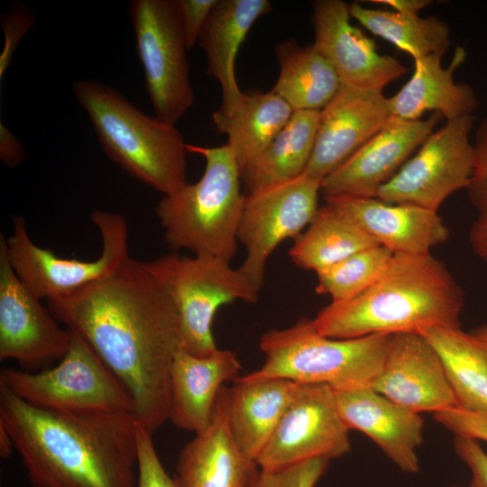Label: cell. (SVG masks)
Listing matches in <instances>:
<instances>
[{
    "mask_svg": "<svg viewBox=\"0 0 487 487\" xmlns=\"http://www.w3.org/2000/svg\"><path fill=\"white\" fill-rule=\"evenodd\" d=\"M72 90L111 161L163 196L188 183V143L175 124L144 114L100 81L76 80Z\"/></svg>",
    "mask_w": 487,
    "mask_h": 487,
    "instance_id": "4",
    "label": "cell"
},
{
    "mask_svg": "<svg viewBox=\"0 0 487 487\" xmlns=\"http://www.w3.org/2000/svg\"><path fill=\"white\" fill-rule=\"evenodd\" d=\"M133 414L42 409L0 385V424L32 487H137Z\"/></svg>",
    "mask_w": 487,
    "mask_h": 487,
    "instance_id": "2",
    "label": "cell"
},
{
    "mask_svg": "<svg viewBox=\"0 0 487 487\" xmlns=\"http://www.w3.org/2000/svg\"><path fill=\"white\" fill-rule=\"evenodd\" d=\"M145 264L173 299L182 347L196 356H207L218 349L212 324L220 307L236 300H258L261 289L239 268L218 257L170 253Z\"/></svg>",
    "mask_w": 487,
    "mask_h": 487,
    "instance_id": "7",
    "label": "cell"
},
{
    "mask_svg": "<svg viewBox=\"0 0 487 487\" xmlns=\"http://www.w3.org/2000/svg\"><path fill=\"white\" fill-rule=\"evenodd\" d=\"M326 202L393 253L426 254L445 243L449 230L438 212L377 198H331Z\"/></svg>",
    "mask_w": 487,
    "mask_h": 487,
    "instance_id": "20",
    "label": "cell"
},
{
    "mask_svg": "<svg viewBox=\"0 0 487 487\" xmlns=\"http://www.w3.org/2000/svg\"><path fill=\"white\" fill-rule=\"evenodd\" d=\"M0 235V360L26 371L43 368L67 353L71 335L18 278Z\"/></svg>",
    "mask_w": 487,
    "mask_h": 487,
    "instance_id": "14",
    "label": "cell"
},
{
    "mask_svg": "<svg viewBox=\"0 0 487 487\" xmlns=\"http://www.w3.org/2000/svg\"><path fill=\"white\" fill-rule=\"evenodd\" d=\"M443 116L426 119L391 117L388 123L321 182L326 198H376L381 186L405 164L435 131Z\"/></svg>",
    "mask_w": 487,
    "mask_h": 487,
    "instance_id": "15",
    "label": "cell"
},
{
    "mask_svg": "<svg viewBox=\"0 0 487 487\" xmlns=\"http://www.w3.org/2000/svg\"><path fill=\"white\" fill-rule=\"evenodd\" d=\"M382 92L341 86L320 111L314 148L303 175L322 180L391 118Z\"/></svg>",
    "mask_w": 487,
    "mask_h": 487,
    "instance_id": "18",
    "label": "cell"
},
{
    "mask_svg": "<svg viewBox=\"0 0 487 487\" xmlns=\"http://www.w3.org/2000/svg\"><path fill=\"white\" fill-rule=\"evenodd\" d=\"M256 484V483H255ZM255 486V485H254Z\"/></svg>",
    "mask_w": 487,
    "mask_h": 487,
    "instance_id": "46",
    "label": "cell"
},
{
    "mask_svg": "<svg viewBox=\"0 0 487 487\" xmlns=\"http://www.w3.org/2000/svg\"><path fill=\"white\" fill-rule=\"evenodd\" d=\"M418 333L440 356L458 406L487 412V350L461 327H426Z\"/></svg>",
    "mask_w": 487,
    "mask_h": 487,
    "instance_id": "30",
    "label": "cell"
},
{
    "mask_svg": "<svg viewBox=\"0 0 487 487\" xmlns=\"http://www.w3.org/2000/svg\"><path fill=\"white\" fill-rule=\"evenodd\" d=\"M301 383L244 375L221 391L231 436L240 450L256 462Z\"/></svg>",
    "mask_w": 487,
    "mask_h": 487,
    "instance_id": "23",
    "label": "cell"
},
{
    "mask_svg": "<svg viewBox=\"0 0 487 487\" xmlns=\"http://www.w3.org/2000/svg\"><path fill=\"white\" fill-rule=\"evenodd\" d=\"M69 331V349L57 365L36 372L2 368L0 385L42 409L134 415L133 400L124 384L78 332Z\"/></svg>",
    "mask_w": 487,
    "mask_h": 487,
    "instance_id": "8",
    "label": "cell"
},
{
    "mask_svg": "<svg viewBox=\"0 0 487 487\" xmlns=\"http://www.w3.org/2000/svg\"><path fill=\"white\" fill-rule=\"evenodd\" d=\"M469 242L474 253L487 262V219L477 218L473 222Z\"/></svg>",
    "mask_w": 487,
    "mask_h": 487,
    "instance_id": "41",
    "label": "cell"
},
{
    "mask_svg": "<svg viewBox=\"0 0 487 487\" xmlns=\"http://www.w3.org/2000/svg\"><path fill=\"white\" fill-rule=\"evenodd\" d=\"M293 114L292 108L272 90L243 92L235 108L224 115L213 112L216 130L227 137L241 170L276 137Z\"/></svg>",
    "mask_w": 487,
    "mask_h": 487,
    "instance_id": "26",
    "label": "cell"
},
{
    "mask_svg": "<svg viewBox=\"0 0 487 487\" xmlns=\"http://www.w3.org/2000/svg\"><path fill=\"white\" fill-rule=\"evenodd\" d=\"M441 55L414 60L415 69L409 81L389 97L392 117L418 120L426 112L441 115L446 121L473 115L478 100L473 88L455 82L454 73L464 61L466 52L457 47L447 68Z\"/></svg>",
    "mask_w": 487,
    "mask_h": 487,
    "instance_id": "24",
    "label": "cell"
},
{
    "mask_svg": "<svg viewBox=\"0 0 487 487\" xmlns=\"http://www.w3.org/2000/svg\"><path fill=\"white\" fill-rule=\"evenodd\" d=\"M370 387L418 414L458 406L440 356L419 333L391 335L381 370Z\"/></svg>",
    "mask_w": 487,
    "mask_h": 487,
    "instance_id": "17",
    "label": "cell"
},
{
    "mask_svg": "<svg viewBox=\"0 0 487 487\" xmlns=\"http://www.w3.org/2000/svg\"><path fill=\"white\" fill-rule=\"evenodd\" d=\"M33 23L32 13L22 4L14 5L1 18V27L5 35L4 48L0 54L1 81L10 65L16 47Z\"/></svg>",
    "mask_w": 487,
    "mask_h": 487,
    "instance_id": "36",
    "label": "cell"
},
{
    "mask_svg": "<svg viewBox=\"0 0 487 487\" xmlns=\"http://www.w3.org/2000/svg\"><path fill=\"white\" fill-rule=\"evenodd\" d=\"M351 17L378 37L407 52L414 60L441 55L450 45V30L442 20L349 5Z\"/></svg>",
    "mask_w": 487,
    "mask_h": 487,
    "instance_id": "31",
    "label": "cell"
},
{
    "mask_svg": "<svg viewBox=\"0 0 487 487\" xmlns=\"http://www.w3.org/2000/svg\"><path fill=\"white\" fill-rule=\"evenodd\" d=\"M348 431L334 390L302 384L256 463L262 471L273 472L313 459L330 461L349 452Z\"/></svg>",
    "mask_w": 487,
    "mask_h": 487,
    "instance_id": "13",
    "label": "cell"
},
{
    "mask_svg": "<svg viewBox=\"0 0 487 487\" xmlns=\"http://www.w3.org/2000/svg\"><path fill=\"white\" fill-rule=\"evenodd\" d=\"M137 487H178L162 465L152 434L137 423Z\"/></svg>",
    "mask_w": 487,
    "mask_h": 487,
    "instance_id": "33",
    "label": "cell"
},
{
    "mask_svg": "<svg viewBox=\"0 0 487 487\" xmlns=\"http://www.w3.org/2000/svg\"><path fill=\"white\" fill-rule=\"evenodd\" d=\"M473 123V115L446 121L380 188L376 198L437 212L449 196L469 184L475 156L470 139Z\"/></svg>",
    "mask_w": 487,
    "mask_h": 487,
    "instance_id": "11",
    "label": "cell"
},
{
    "mask_svg": "<svg viewBox=\"0 0 487 487\" xmlns=\"http://www.w3.org/2000/svg\"><path fill=\"white\" fill-rule=\"evenodd\" d=\"M334 391L339 415L349 430L369 436L401 471L419 472L417 449L423 442V420L418 413L370 386Z\"/></svg>",
    "mask_w": 487,
    "mask_h": 487,
    "instance_id": "19",
    "label": "cell"
},
{
    "mask_svg": "<svg viewBox=\"0 0 487 487\" xmlns=\"http://www.w3.org/2000/svg\"><path fill=\"white\" fill-rule=\"evenodd\" d=\"M242 366L236 354L217 349L200 357L182 346L176 352L169 380V419L198 434L209 424L225 382L238 378Z\"/></svg>",
    "mask_w": 487,
    "mask_h": 487,
    "instance_id": "21",
    "label": "cell"
},
{
    "mask_svg": "<svg viewBox=\"0 0 487 487\" xmlns=\"http://www.w3.org/2000/svg\"><path fill=\"white\" fill-rule=\"evenodd\" d=\"M124 384L134 416L153 435L169 419V380L182 346L176 305L145 262L128 258L107 277L48 300Z\"/></svg>",
    "mask_w": 487,
    "mask_h": 487,
    "instance_id": "1",
    "label": "cell"
},
{
    "mask_svg": "<svg viewBox=\"0 0 487 487\" xmlns=\"http://www.w3.org/2000/svg\"><path fill=\"white\" fill-rule=\"evenodd\" d=\"M0 159L9 168H15L25 159V151L21 142L1 122Z\"/></svg>",
    "mask_w": 487,
    "mask_h": 487,
    "instance_id": "40",
    "label": "cell"
},
{
    "mask_svg": "<svg viewBox=\"0 0 487 487\" xmlns=\"http://www.w3.org/2000/svg\"><path fill=\"white\" fill-rule=\"evenodd\" d=\"M328 464L329 460L319 458L278 471H262L255 487H315Z\"/></svg>",
    "mask_w": 487,
    "mask_h": 487,
    "instance_id": "34",
    "label": "cell"
},
{
    "mask_svg": "<svg viewBox=\"0 0 487 487\" xmlns=\"http://www.w3.org/2000/svg\"><path fill=\"white\" fill-rule=\"evenodd\" d=\"M218 0H176L188 49L198 42L203 28Z\"/></svg>",
    "mask_w": 487,
    "mask_h": 487,
    "instance_id": "38",
    "label": "cell"
},
{
    "mask_svg": "<svg viewBox=\"0 0 487 487\" xmlns=\"http://www.w3.org/2000/svg\"><path fill=\"white\" fill-rule=\"evenodd\" d=\"M391 8L393 12L418 15V13L426 6L431 5L427 0H372Z\"/></svg>",
    "mask_w": 487,
    "mask_h": 487,
    "instance_id": "42",
    "label": "cell"
},
{
    "mask_svg": "<svg viewBox=\"0 0 487 487\" xmlns=\"http://www.w3.org/2000/svg\"><path fill=\"white\" fill-rule=\"evenodd\" d=\"M454 449L469 468L472 479L470 487H487V453L478 440L455 435Z\"/></svg>",
    "mask_w": 487,
    "mask_h": 487,
    "instance_id": "39",
    "label": "cell"
},
{
    "mask_svg": "<svg viewBox=\"0 0 487 487\" xmlns=\"http://www.w3.org/2000/svg\"><path fill=\"white\" fill-rule=\"evenodd\" d=\"M201 155L205 170L199 180L163 196L155 214L168 247L211 255L231 262L237 251L238 228L245 196L241 174L230 147L187 144Z\"/></svg>",
    "mask_w": 487,
    "mask_h": 487,
    "instance_id": "5",
    "label": "cell"
},
{
    "mask_svg": "<svg viewBox=\"0 0 487 487\" xmlns=\"http://www.w3.org/2000/svg\"><path fill=\"white\" fill-rule=\"evenodd\" d=\"M280 67L272 91L295 111H321L337 94L342 82L331 63L313 43L300 46L294 39L275 47Z\"/></svg>",
    "mask_w": 487,
    "mask_h": 487,
    "instance_id": "27",
    "label": "cell"
},
{
    "mask_svg": "<svg viewBox=\"0 0 487 487\" xmlns=\"http://www.w3.org/2000/svg\"><path fill=\"white\" fill-rule=\"evenodd\" d=\"M434 418L455 435L487 442V412L472 411L456 406L435 413Z\"/></svg>",
    "mask_w": 487,
    "mask_h": 487,
    "instance_id": "37",
    "label": "cell"
},
{
    "mask_svg": "<svg viewBox=\"0 0 487 487\" xmlns=\"http://www.w3.org/2000/svg\"><path fill=\"white\" fill-rule=\"evenodd\" d=\"M393 253L377 245L356 253L316 273V292L344 301L365 290L385 268Z\"/></svg>",
    "mask_w": 487,
    "mask_h": 487,
    "instance_id": "32",
    "label": "cell"
},
{
    "mask_svg": "<svg viewBox=\"0 0 487 487\" xmlns=\"http://www.w3.org/2000/svg\"><path fill=\"white\" fill-rule=\"evenodd\" d=\"M272 9L268 0H218L199 36L207 60V74L220 85L219 113H231L243 92L235 76L238 51L254 23Z\"/></svg>",
    "mask_w": 487,
    "mask_h": 487,
    "instance_id": "25",
    "label": "cell"
},
{
    "mask_svg": "<svg viewBox=\"0 0 487 487\" xmlns=\"http://www.w3.org/2000/svg\"><path fill=\"white\" fill-rule=\"evenodd\" d=\"M379 245L360 225L326 202L289 254L294 264L316 273L361 251Z\"/></svg>",
    "mask_w": 487,
    "mask_h": 487,
    "instance_id": "29",
    "label": "cell"
},
{
    "mask_svg": "<svg viewBox=\"0 0 487 487\" xmlns=\"http://www.w3.org/2000/svg\"><path fill=\"white\" fill-rule=\"evenodd\" d=\"M13 221V234L5 239L9 262L23 283L41 299L69 296L107 277L130 257L127 222L118 213L96 210L91 214L102 239L101 254L93 261L57 256L32 241L23 217L14 216Z\"/></svg>",
    "mask_w": 487,
    "mask_h": 487,
    "instance_id": "9",
    "label": "cell"
},
{
    "mask_svg": "<svg viewBox=\"0 0 487 487\" xmlns=\"http://www.w3.org/2000/svg\"><path fill=\"white\" fill-rule=\"evenodd\" d=\"M320 111L293 112L269 145L240 172L248 193L303 175L314 148Z\"/></svg>",
    "mask_w": 487,
    "mask_h": 487,
    "instance_id": "28",
    "label": "cell"
},
{
    "mask_svg": "<svg viewBox=\"0 0 487 487\" xmlns=\"http://www.w3.org/2000/svg\"><path fill=\"white\" fill-rule=\"evenodd\" d=\"M462 290L431 253L392 257L362 293L331 301L313 319L317 330L335 339L418 333L426 327H460Z\"/></svg>",
    "mask_w": 487,
    "mask_h": 487,
    "instance_id": "3",
    "label": "cell"
},
{
    "mask_svg": "<svg viewBox=\"0 0 487 487\" xmlns=\"http://www.w3.org/2000/svg\"><path fill=\"white\" fill-rule=\"evenodd\" d=\"M129 13L155 115L176 125L195 102L177 2L133 0Z\"/></svg>",
    "mask_w": 487,
    "mask_h": 487,
    "instance_id": "10",
    "label": "cell"
},
{
    "mask_svg": "<svg viewBox=\"0 0 487 487\" xmlns=\"http://www.w3.org/2000/svg\"><path fill=\"white\" fill-rule=\"evenodd\" d=\"M391 335L335 339L321 335L313 319L302 318L260 338L262 365L244 376L326 384L334 391L370 386L381 370Z\"/></svg>",
    "mask_w": 487,
    "mask_h": 487,
    "instance_id": "6",
    "label": "cell"
},
{
    "mask_svg": "<svg viewBox=\"0 0 487 487\" xmlns=\"http://www.w3.org/2000/svg\"><path fill=\"white\" fill-rule=\"evenodd\" d=\"M14 449V441L7 430L0 424V456L7 459Z\"/></svg>",
    "mask_w": 487,
    "mask_h": 487,
    "instance_id": "43",
    "label": "cell"
},
{
    "mask_svg": "<svg viewBox=\"0 0 487 487\" xmlns=\"http://www.w3.org/2000/svg\"><path fill=\"white\" fill-rule=\"evenodd\" d=\"M470 334L480 345L487 350V326H482Z\"/></svg>",
    "mask_w": 487,
    "mask_h": 487,
    "instance_id": "44",
    "label": "cell"
},
{
    "mask_svg": "<svg viewBox=\"0 0 487 487\" xmlns=\"http://www.w3.org/2000/svg\"><path fill=\"white\" fill-rule=\"evenodd\" d=\"M312 8L313 45L331 63L343 85L382 92L407 72L397 59L380 54L374 41L351 23L349 5L317 0Z\"/></svg>",
    "mask_w": 487,
    "mask_h": 487,
    "instance_id": "16",
    "label": "cell"
},
{
    "mask_svg": "<svg viewBox=\"0 0 487 487\" xmlns=\"http://www.w3.org/2000/svg\"><path fill=\"white\" fill-rule=\"evenodd\" d=\"M322 180L301 175L245 196L238 241L246 252L239 270L258 288L267 262L284 240L298 238L318 209Z\"/></svg>",
    "mask_w": 487,
    "mask_h": 487,
    "instance_id": "12",
    "label": "cell"
},
{
    "mask_svg": "<svg viewBox=\"0 0 487 487\" xmlns=\"http://www.w3.org/2000/svg\"><path fill=\"white\" fill-rule=\"evenodd\" d=\"M261 472L233 440L220 391L208 426L179 455L173 476L177 486L254 487Z\"/></svg>",
    "mask_w": 487,
    "mask_h": 487,
    "instance_id": "22",
    "label": "cell"
},
{
    "mask_svg": "<svg viewBox=\"0 0 487 487\" xmlns=\"http://www.w3.org/2000/svg\"><path fill=\"white\" fill-rule=\"evenodd\" d=\"M451 487H460V486H451ZM467 487H470L469 485Z\"/></svg>",
    "mask_w": 487,
    "mask_h": 487,
    "instance_id": "45",
    "label": "cell"
},
{
    "mask_svg": "<svg viewBox=\"0 0 487 487\" xmlns=\"http://www.w3.org/2000/svg\"><path fill=\"white\" fill-rule=\"evenodd\" d=\"M473 147V170L465 189L478 218L487 219V118L477 127Z\"/></svg>",
    "mask_w": 487,
    "mask_h": 487,
    "instance_id": "35",
    "label": "cell"
}]
</instances>
